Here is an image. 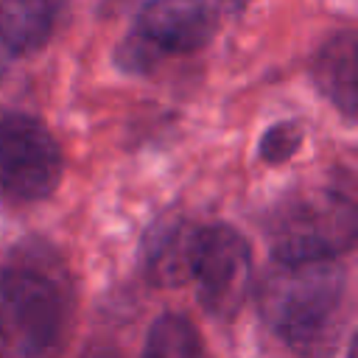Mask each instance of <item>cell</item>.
I'll return each mask as SVG.
<instances>
[{
  "label": "cell",
  "instance_id": "cell-6",
  "mask_svg": "<svg viewBox=\"0 0 358 358\" xmlns=\"http://www.w3.org/2000/svg\"><path fill=\"white\" fill-rule=\"evenodd\" d=\"M215 25L207 0H148L137 17V36L162 53H193L213 39Z\"/></svg>",
  "mask_w": 358,
  "mask_h": 358
},
{
  "label": "cell",
  "instance_id": "cell-8",
  "mask_svg": "<svg viewBox=\"0 0 358 358\" xmlns=\"http://www.w3.org/2000/svg\"><path fill=\"white\" fill-rule=\"evenodd\" d=\"M67 0H0V45L14 56L36 53L53 34Z\"/></svg>",
  "mask_w": 358,
  "mask_h": 358
},
{
  "label": "cell",
  "instance_id": "cell-4",
  "mask_svg": "<svg viewBox=\"0 0 358 358\" xmlns=\"http://www.w3.org/2000/svg\"><path fill=\"white\" fill-rule=\"evenodd\" d=\"M355 241V204L347 196L319 193L296 201L274 229L280 263L327 260Z\"/></svg>",
  "mask_w": 358,
  "mask_h": 358
},
{
  "label": "cell",
  "instance_id": "cell-10",
  "mask_svg": "<svg viewBox=\"0 0 358 358\" xmlns=\"http://www.w3.org/2000/svg\"><path fill=\"white\" fill-rule=\"evenodd\" d=\"M143 358H201L196 324L182 313H162L148 330Z\"/></svg>",
  "mask_w": 358,
  "mask_h": 358
},
{
  "label": "cell",
  "instance_id": "cell-11",
  "mask_svg": "<svg viewBox=\"0 0 358 358\" xmlns=\"http://www.w3.org/2000/svg\"><path fill=\"white\" fill-rule=\"evenodd\" d=\"M302 145V129L291 120H282L277 126H271L263 140H260V159L268 162V165H277V162H285L288 157H294Z\"/></svg>",
  "mask_w": 358,
  "mask_h": 358
},
{
  "label": "cell",
  "instance_id": "cell-1",
  "mask_svg": "<svg viewBox=\"0 0 358 358\" xmlns=\"http://www.w3.org/2000/svg\"><path fill=\"white\" fill-rule=\"evenodd\" d=\"M347 271L333 260L280 263L260 285L266 324L296 352L316 358L333 347L344 305Z\"/></svg>",
  "mask_w": 358,
  "mask_h": 358
},
{
  "label": "cell",
  "instance_id": "cell-2",
  "mask_svg": "<svg viewBox=\"0 0 358 358\" xmlns=\"http://www.w3.org/2000/svg\"><path fill=\"white\" fill-rule=\"evenodd\" d=\"M64 322L59 288L28 268H0V358L45 352Z\"/></svg>",
  "mask_w": 358,
  "mask_h": 358
},
{
  "label": "cell",
  "instance_id": "cell-3",
  "mask_svg": "<svg viewBox=\"0 0 358 358\" xmlns=\"http://www.w3.org/2000/svg\"><path fill=\"white\" fill-rule=\"evenodd\" d=\"M62 171L59 143L45 123L0 109V190L14 201H36L56 190Z\"/></svg>",
  "mask_w": 358,
  "mask_h": 358
},
{
  "label": "cell",
  "instance_id": "cell-9",
  "mask_svg": "<svg viewBox=\"0 0 358 358\" xmlns=\"http://www.w3.org/2000/svg\"><path fill=\"white\" fill-rule=\"evenodd\" d=\"M313 76L322 92L347 117H352L358 109V48H355L352 31H344L327 39V45L316 53Z\"/></svg>",
  "mask_w": 358,
  "mask_h": 358
},
{
  "label": "cell",
  "instance_id": "cell-7",
  "mask_svg": "<svg viewBox=\"0 0 358 358\" xmlns=\"http://www.w3.org/2000/svg\"><path fill=\"white\" fill-rule=\"evenodd\" d=\"M201 227L179 215H168L151 224L145 235V271L157 285H182L193 271V252Z\"/></svg>",
  "mask_w": 358,
  "mask_h": 358
},
{
  "label": "cell",
  "instance_id": "cell-5",
  "mask_svg": "<svg viewBox=\"0 0 358 358\" xmlns=\"http://www.w3.org/2000/svg\"><path fill=\"white\" fill-rule=\"evenodd\" d=\"M190 277L199 285V302L207 313L218 319L235 316L252 282V249L246 238L227 224L201 227Z\"/></svg>",
  "mask_w": 358,
  "mask_h": 358
},
{
  "label": "cell",
  "instance_id": "cell-12",
  "mask_svg": "<svg viewBox=\"0 0 358 358\" xmlns=\"http://www.w3.org/2000/svg\"><path fill=\"white\" fill-rule=\"evenodd\" d=\"M252 0H227V6L229 8H243V6H249Z\"/></svg>",
  "mask_w": 358,
  "mask_h": 358
}]
</instances>
